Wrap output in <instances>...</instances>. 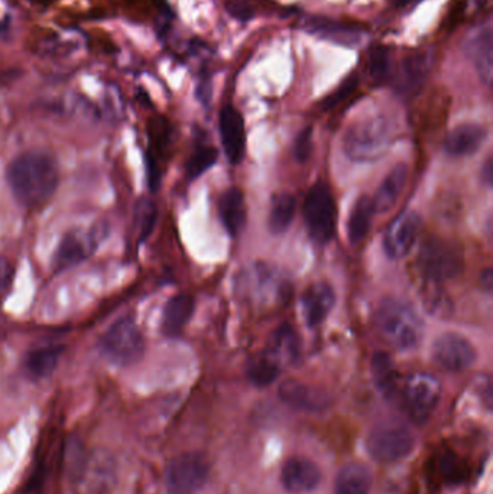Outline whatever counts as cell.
<instances>
[{
  "mask_svg": "<svg viewBox=\"0 0 493 494\" xmlns=\"http://www.w3.org/2000/svg\"><path fill=\"white\" fill-rule=\"evenodd\" d=\"M493 179V164L492 158L486 160L485 165L482 167V181L485 182L486 186H492Z\"/></svg>",
  "mask_w": 493,
  "mask_h": 494,
  "instance_id": "obj_42",
  "label": "cell"
},
{
  "mask_svg": "<svg viewBox=\"0 0 493 494\" xmlns=\"http://www.w3.org/2000/svg\"><path fill=\"white\" fill-rule=\"evenodd\" d=\"M322 481V471L306 457H291L281 470V484L289 494H306L315 490Z\"/></svg>",
  "mask_w": 493,
  "mask_h": 494,
  "instance_id": "obj_18",
  "label": "cell"
},
{
  "mask_svg": "<svg viewBox=\"0 0 493 494\" xmlns=\"http://www.w3.org/2000/svg\"><path fill=\"white\" fill-rule=\"evenodd\" d=\"M278 395L284 404L297 411L322 412L332 405V397L325 390L294 379L281 383Z\"/></svg>",
  "mask_w": 493,
  "mask_h": 494,
  "instance_id": "obj_16",
  "label": "cell"
},
{
  "mask_svg": "<svg viewBox=\"0 0 493 494\" xmlns=\"http://www.w3.org/2000/svg\"><path fill=\"white\" fill-rule=\"evenodd\" d=\"M401 395L409 419L415 422L416 425H423L439 404L442 383L430 373L416 371L406 378Z\"/></svg>",
  "mask_w": 493,
  "mask_h": 494,
  "instance_id": "obj_7",
  "label": "cell"
},
{
  "mask_svg": "<svg viewBox=\"0 0 493 494\" xmlns=\"http://www.w3.org/2000/svg\"><path fill=\"white\" fill-rule=\"evenodd\" d=\"M196 304L190 295L179 294L165 304L162 313V333L167 337H177L190 323Z\"/></svg>",
  "mask_w": 493,
  "mask_h": 494,
  "instance_id": "obj_24",
  "label": "cell"
},
{
  "mask_svg": "<svg viewBox=\"0 0 493 494\" xmlns=\"http://www.w3.org/2000/svg\"><path fill=\"white\" fill-rule=\"evenodd\" d=\"M418 270L428 284H443L461 275L464 266L461 247L452 240L432 237L418 253Z\"/></svg>",
  "mask_w": 493,
  "mask_h": 494,
  "instance_id": "obj_5",
  "label": "cell"
},
{
  "mask_svg": "<svg viewBox=\"0 0 493 494\" xmlns=\"http://www.w3.org/2000/svg\"><path fill=\"white\" fill-rule=\"evenodd\" d=\"M297 201L289 193H278L270 201L268 225L275 236L284 234L289 229L296 215Z\"/></svg>",
  "mask_w": 493,
  "mask_h": 494,
  "instance_id": "obj_30",
  "label": "cell"
},
{
  "mask_svg": "<svg viewBox=\"0 0 493 494\" xmlns=\"http://www.w3.org/2000/svg\"><path fill=\"white\" fill-rule=\"evenodd\" d=\"M6 181L23 207L38 208L51 200L59 188V165L50 153L23 152L8 165Z\"/></svg>",
  "mask_w": 493,
  "mask_h": 494,
  "instance_id": "obj_1",
  "label": "cell"
},
{
  "mask_svg": "<svg viewBox=\"0 0 493 494\" xmlns=\"http://www.w3.org/2000/svg\"><path fill=\"white\" fill-rule=\"evenodd\" d=\"M158 210L152 201L143 198L139 200L133 215V224H135L136 237L142 243L151 233L154 232L155 223H157Z\"/></svg>",
  "mask_w": 493,
  "mask_h": 494,
  "instance_id": "obj_33",
  "label": "cell"
},
{
  "mask_svg": "<svg viewBox=\"0 0 493 494\" xmlns=\"http://www.w3.org/2000/svg\"><path fill=\"white\" fill-rule=\"evenodd\" d=\"M95 234H83V233L69 232L62 237L54 258L52 268L55 272H64L74 266L80 265L83 261L92 255L96 246Z\"/></svg>",
  "mask_w": 493,
  "mask_h": 494,
  "instance_id": "obj_19",
  "label": "cell"
},
{
  "mask_svg": "<svg viewBox=\"0 0 493 494\" xmlns=\"http://www.w3.org/2000/svg\"><path fill=\"white\" fill-rule=\"evenodd\" d=\"M466 54L475 67L479 78L488 87L493 83V30L490 19L476 28L466 40Z\"/></svg>",
  "mask_w": 493,
  "mask_h": 494,
  "instance_id": "obj_15",
  "label": "cell"
},
{
  "mask_svg": "<svg viewBox=\"0 0 493 494\" xmlns=\"http://www.w3.org/2000/svg\"><path fill=\"white\" fill-rule=\"evenodd\" d=\"M372 378L377 389L387 399H394L398 393V371L395 367L394 360L385 352H377L370 361Z\"/></svg>",
  "mask_w": 493,
  "mask_h": 494,
  "instance_id": "obj_28",
  "label": "cell"
},
{
  "mask_svg": "<svg viewBox=\"0 0 493 494\" xmlns=\"http://www.w3.org/2000/svg\"><path fill=\"white\" fill-rule=\"evenodd\" d=\"M375 213L372 198L370 196L359 197L347 222V234L351 244L361 243L368 236Z\"/></svg>",
  "mask_w": 493,
  "mask_h": 494,
  "instance_id": "obj_29",
  "label": "cell"
},
{
  "mask_svg": "<svg viewBox=\"0 0 493 494\" xmlns=\"http://www.w3.org/2000/svg\"><path fill=\"white\" fill-rule=\"evenodd\" d=\"M336 304L333 288L325 282H315L303 295L304 320L308 327L315 328L324 323Z\"/></svg>",
  "mask_w": 493,
  "mask_h": 494,
  "instance_id": "obj_21",
  "label": "cell"
},
{
  "mask_svg": "<svg viewBox=\"0 0 493 494\" xmlns=\"http://www.w3.org/2000/svg\"><path fill=\"white\" fill-rule=\"evenodd\" d=\"M414 445L415 438L413 433L399 424L375 426L366 440L370 457L382 464L401 462L414 450Z\"/></svg>",
  "mask_w": 493,
  "mask_h": 494,
  "instance_id": "obj_9",
  "label": "cell"
},
{
  "mask_svg": "<svg viewBox=\"0 0 493 494\" xmlns=\"http://www.w3.org/2000/svg\"><path fill=\"white\" fill-rule=\"evenodd\" d=\"M246 373H248L249 382L252 385L258 386V388H267L277 380L278 376L281 375V367L272 361L265 352H262L260 356L256 357L249 363Z\"/></svg>",
  "mask_w": 493,
  "mask_h": 494,
  "instance_id": "obj_31",
  "label": "cell"
},
{
  "mask_svg": "<svg viewBox=\"0 0 493 494\" xmlns=\"http://www.w3.org/2000/svg\"><path fill=\"white\" fill-rule=\"evenodd\" d=\"M394 141L391 122L384 116L365 117L351 124L342 139L344 153L353 162H375L384 157Z\"/></svg>",
  "mask_w": 493,
  "mask_h": 494,
  "instance_id": "obj_2",
  "label": "cell"
},
{
  "mask_svg": "<svg viewBox=\"0 0 493 494\" xmlns=\"http://www.w3.org/2000/svg\"><path fill=\"white\" fill-rule=\"evenodd\" d=\"M15 270L6 258H0V302L4 301L5 297L11 291L14 284Z\"/></svg>",
  "mask_w": 493,
  "mask_h": 494,
  "instance_id": "obj_40",
  "label": "cell"
},
{
  "mask_svg": "<svg viewBox=\"0 0 493 494\" xmlns=\"http://www.w3.org/2000/svg\"><path fill=\"white\" fill-rule=\"evenodd\" d=\"M408 179V167L406 164L395 165L391 171L388 172L384 181L380 182L375 198H372L373 207L379 215H385L398 203L402 189Z\"/></svg>",
  "mask_w": 493,
  "mask_h": 494,
  "instance_id": "obj_23",
  "label": "cell"
},
{
  "mask_svg": "<svg viewBox=\"0 0 493 494\" xmlns=\"http://www.w3.org/2000/svg\"><path fill=\"white\" fill-rule=\"evenodd\" d=\"M311 152H313V129H303L297 135L296 142H294V155L298 162H307L310 160Z\"/></svg>",
  "mask_w": 493,
  "mask_h": 494,
  "instance_id": "obj_38",
  "label": "cell"
},
{
  "mask_svg": "<svg viewBox=\"0 0 493 494\" xmlns=\"http://www.w3.org/2000/svg\"><path fill=\"white\" fill-rule=\"evenodd\" d=\"M226 9L234 19L241 23H248L255 16V11L246 0H227Z\"/></svg>",
  "mask_w": 493,
  "mask_h": 494,
  "instance_id": "obj_39",
  "label": "cell"
},
{
  "mask_svg": "<svg viewBox=\"0 0 493 494\" xmlns=\"http://www.w3.org/2000/svg\"><path fill=\"white\" fill-rule=\"evenodd\" d=\"M434 66L432 48L411 52L402 59L398 69L391 77L394 88L402 97H413L423 88Z\"/></svg>",
  "mask_w": 493,
  "mask_h": 494,
  "instance_id": "obj_10",
  "label": "cell"
},
{
  "mask_svg": "<svg viewBox=\"0 0 493 494\" xmlns=\"http://www.w3.org/2000/svg\"><path fill=\"white\" fill-rule=\"evenodd\" d=\"M81 494H105L114 486V462L107 453L97 451L78 464L74 474Z\"/></svg>",
  "mask_w": 493,
  "mask_h": 494,
  "instance_id": "obj_13",
  "label": "cell"
},
{
  "mask_svg": "<svg viewBox=\"0 0 493 494\" xmlns=\"http://www.w3.org/2000/svg\"><path fill=\"white\" fill-rule=\"evenodd\" d=\"M372 472L361 462L344 465L337 474L334 494H370Z\"/></svg>",
  "mask_w": 493,
  "mask_h": 494,
  "instance_id": "obj_27",
  "label": "cell"
},
{
  "mask_svg": "<svg viewBox=\"0 0 493 494\" xmlns=\"http://www.w3.org/2000/svg\"><path fill=\"white\" fill-rule=\"evenodd\" d=\"M476 349L468 338L457 333H444L435 338L433 360L442 370L461 373L476 361Z\"/></svg>",
  "mask_w": 493,
  "mask_h": 494,
  "instance_id": "obj_11",
  "label": "cell"
},
{
  "mask_svg": "<svg viewBox=\"0 0 493 494\" xmlns=\"http://www.w3.org/2000/svg\"><path fill=\"white\" fill-rule=\"evenodd\" d=\"M38 2H48V0H38Z\"/></svg>",
  "mask_w": 493,
  "mask_h": 494,
  "instance_id": "obj_44",
  "label": "cell"
},
{
  "mask_svg": "<svg viewBox=\"0 0 493 494\" xmlns=\"http://www.w3.org/2000/svg\"><path fill=\"white\" fill-rule=\"evenodd\" d=\"M217 158L219 153L212 146H205L196 151L187 162V177L190 179H197L216 164Z\"/></svg>",
  "mask_w": 493,
  "mask_h": 494,
  "instance_id": "obj_35",
  "label": "cell"
},
{
  "mask_svg": "<svg viewBox=\"0 0 493 494\" xmlns=\"http://www.w3.org/2000/svg\"><path fill=\"white\" fill-rule=\"evenodd\" d=\"M97 349L114 366H133L143 357L145 337L135 318L124 316L103 333L97 343Z\"/></svg>",
  "mask_w": 493,
  "mask_h": 494,
  "instance_id": "obj_4",
  "label": "cell"
},
{
  "mask_svg": "<svg viewBox=\"0 0 493 494\" xmlns=\"http://www.w3.org/2000/svg\"><path fill=\"white\" fill-rule=\"evenodd\" d=\"M308 234L315 243L325 244L336 234L337 207L332 189L325 182H315L304 203Z\"/></svg>",
  "mask_w": 493,
  "mask_h": 494,
  "instance_id": "obj_6",
  "label": "cell"
},
{
  "mask_svg": "<svg viewBox=\"0 0 493 494\" xmlns=\"http://www.w3.org/2000/svg\"><path fill=\"white\" fill-rule=\"evenodd\" d=\"M304 30L317 35L323 40L332 41L344 47H355L362 41L365 28L353 21L327 18V16H310L304 23Z\"/></svg>",
  "mask_w": 493,
  "mask_h": 494,
  "instance_id": "obj_14",
  "label": "cell"
},
{
  "mask_svg": "<svg viewBox=\"0 0 493 494\" xmlns=\"http://www.w3.org/2000/svg\"><path fill=\"white\" fill-rule=\"evenodd\" d=\"M359 77L356 74H351V77H347L343 83L340 84L336 90L330 93L327 97L320 103V109L323 112H329V110L334 109L337 105H342L344 100L351 97L356 90H358Z\"/></svg>",
  "mask_w": 493,
  "mask_h": 494,
  "instance_id": "obj_36",
  "label": "cell"
},
{
  "mask_svg": "<svg viewBox=\"0 0 493 494\" xmlns=\"http://www.w3.org/2000/svg\"><path fill=\"white\" fill-rule=\"evenodd\" d=\"M265 354L278 366H294L301 356L300 338L289 324H282L270 335Z\"/></svg>",
  "mask_w": 493,
  "mask_h": 494,
  "instance_id": "obj_22",
  "label": "cell"
},
{
  "mask_svg": "<svg viewBox=\"0 0 493 494\" xmlns=\"http://www.w3.org/2000/svg\"><path fill=\"white\" fill-rule=\"evenodd\" d=\"M219 215L226 232L231 236H238L246 223L245 196L241 189H227L224 196L220 197Z\"/></svg>",
  "mask_w": 493,
  "mask_h": 494,
  "instance_id": "obj_25",
  "label": "cell"
},
{
  "mask_svg": "<svg viewBox=\"0 0 493 494\" xmlns=\"http://www.w3.org/2000/svg\"><path fill=\"white\" fill-rule=\"evenodd\" d=\"M480 285L488 294H490L493 289V270L490 268H486L480 273Z\"/></svg>",
  "mask_w": 493,
  "mask_h": 494,
  "instance_id": "obj_41",
  "label": "cell"
},
{
  "mask_svg": "<svg viewBox=\"0 0 493 494\" xmlns=\"http://www.w3.org/2000/svg\"><path fill=\"white\" fill-rule=\"evenodd\" d=\"M368 73L373 83L384 84L391 80V57L389 50L385 45H373L368 52Z\"/></svg>",
  "mask_w": 493,
  "mask_h": 494,
  "instance_id": "obj_32",
  "label": "cell"
},
{
  "mask_svg": "<svg viewBox=\"0 0 493 494\" xmlns=\"http://www.w3.org/2000/svg\"><path fill=\"white\" fill-rule=\"evenodd\" d=\"M440 476L447 484H459L466 479V469L461 457L452 450L443 451L439 457Z\"/></svg>",
  "mask_w": 493,
  "mask_h": 494,
  "instance_id": "obj_34",
  "label": "cell"
},
{
  "mask_svg": "<svg viewBox=\"0 0 493 494\" xmlns=\"http://www.w3.org/2000/svg\"><path fill=\"white\" fill-rule=\"evenodd\" d=\"M64 347L62 345H45L40 349L31 350L23 360L26 375L33 380L48 378L59 367Z\"/></svg>",
  "mask_w": 493,
  "mask_h": 494,
  "instance_id": "obj_26",
  "label": "cell"
},
{
  "mask_svg": "<svg viewBox=\"0 0 493 494\" xmlns=\"http://www.w3.org/2000/svg\"><path fill=\"white\" fill-rule=\"evenodd\" d=\"M421 0H397V5L399 8H408V6H414V5L420 4Z\"/></svg>",
  "mask_w": 493,
  "mask_h": 494,
  "instance_id": "obj_43",
  "label": "cell"
},
{
  "mask_svg": "<svg viewBox=\"0 0 493 494\" xmlns=\"http://www.w3.org/2000/svg\"><path fill=\"white\" fill-rule=\"evenodd\" d=\"M423 218L415 211H406L388 227L384 236V251L388 258L399 261L413 251L420 239Z\"/></svg>",
  "mask_w": 493,
  "mask_h": 494,
  "instance_id": "obj_12",
  "label": "cell"
},
{
  "mask_svg": "<svg viewBox=\"0 0 493 494\" xmlns=\"http://www.w3.org/2000/svg\"><path fill=\"white\" fill-rule=\"evenodd\" d=\"M210 464L201 453L190 451L177 455L165 470V486L169 494H197L207 483Z\"/></svg>",
  "mask_w": 493,
  "mask_h": 494,
  "instance_id": "obj_8",
  "label": "cell"
},
{
  "mask_svg": "<svg viewBox=\"0 0 493 494\" xmlns=\"http://www.w3.org/2000/svg\"><path fill=\"white\" fill-rule=\"evenodd\" d=\"M433 288L425 289V295H423V301H425V306L433 316H444L449 318L452 314V302H450L449 297L444 292L437 289V284H432Z\"/></svg>",
  "mask_w": 493,
  "mask_h": 494,
  "instance_id": "obj_37",
  "label": "cell"
},
{
  "mask_svg": "<svg viewBox=\"0 0 493 494\" xmlns=\"http://www.w3.org/2000/svg\"><path fill=\"white\" fill-rule=\"evenodd\" d=\"M375 324L380 335L398 350L415 349L425 333V325L415 309L398 298L380 301Z\"/></svg>",
  "mask_w": 493,
  "mask_h": 494,
  "instance_id": "obj_3",
  "label": "cell"
},
{
  "mask_svg": "<svg viewBox=\"0 0 493 494\" xmlns=\"http://www.w3.org/2000/svg\"><path fill=\"white\" fill-rule=\"evenodd\" d=\"M488 138L485 126L478 124H464L457 126L444 139L443 148L452 158L471 157L480 150V146Z\"/></svg>",
  "mask_w": 493,
  "mask_h": 494,
  "instance_id": "obj_20",
  "label": "cell"
},
{
  "mask_svg": "<svg viewBox=\"0 0 493 494\" xmlns=\"http://www.w3.org/2000/svg\"><path fill=\"white\" fill-rule=\"evenodd\" d=\"M220 136L227 160L233 165L241 164L245 155V120L233 105H224L219 117Z\"/></svg>",
  "mask_w": 493,
  "mask_h": 494,
  "instance_id": "obj_17",
  "label": "cell"
}]
</instances>
